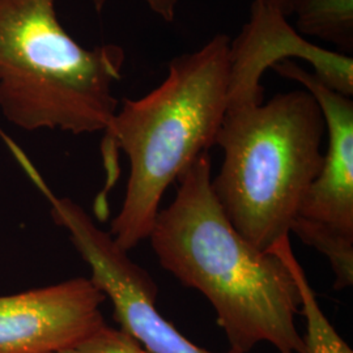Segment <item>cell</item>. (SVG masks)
<instances>
[{"mask_svg":"<svg viewBox=\"0 0 353 353\" xmlns=\"http://www.w3.org/2000/svg\"><path fill=\"white\" fill-rule=\"evenodd\" d=\"M125 50L83 48L61 24L57 0H0V112L24 131H106Z\"/></svg>","mask_w":353,"mask_h":353,"instance_id":"obj_4","label":"cell"},{"mask_svg":"<svg viewBox=\"0 0 353 353\" xmlns=\"http://www.w3.org/2000/svg\"><path fill=\"white\" fill-rule=\"evenodd\" d=\"M211 179L208 152L178 178L174 201L160 210L148 236L159 263L211 303L229 353H249L261 343L280 353H303L296 327L300 294L288 267L233 228Z\"/></svg>","mask_w":353,"mask_h":353,"instance_id":"obj_1","label":"cell"},{"mask_svg":"<svg viewBox=\"0 0 353 353\" xmlns=\"http://www.w3.org/2000/svg\"><path fill=\"white\" fill-rule=\"evenodd\" d=\"M230 39L211 38L169 63L161 85L138 100L125 99L102 144L108 189L117 176L118 151L130 176L121 211L109 233L130 252L148 240L165 191L216 144L230 89Z\"/></svg>","mask_w":353,"mask_h":353,"instance_id":"obj_2","label":"cell"},{"mask_svg":"<svg viewBox=\"0 0 353 353\" xmlns=\"http://www.w3.org/2000/svg\"><path fill=\"white\" fill-rule=\"evenodd\" d=\"M272 68L300 83L313 96L328 137L322 168L303 196L290 232L327 258L335 290L352 287L353 101L292 61Z\"/></svg>","mask_w":353,"mask_h":353,"instance_id":"obj_5","label":"cell"},{"mask_svg":"<svg viewBox=\"0 0 353 353\" xmlns=\"http://www.w3.org/2000/svg\"><path fill=\"white\" fill-rule=\"evenodd\" d=\"M325 121L306 90L270 101L230 102L216 144L224 153L211 185L229 223L261 252L290 236L319 173Z\"/></svg>","mask_w":353,"mask_h":353,"instance_id":"obj_3","label":"cell"},{"mask_svg":"<svg viewBox=\"0 0 353 353\" xmlns=\"http://www.w3.org/2000/svg\"><path fill=\"white\" fill-rule=\"evenodd\" d=\"M55 353H152L121 328L106 323L88 338Z\"/></svg>","mask_w":353,"mask_h":353,"instance_id":"obj_11","label":"cell"},{"mask_svg":"<svg viewBox=\"0 0 353 353\" xmlns=\"http://www.w3.org/2000/svg\"><path fill=\"white\" fill-rule=\"evenodd\" d=\"M292 14L303 34L352 50L353 0H296Z\"/></svg>","mask_w":353,"mask_h":353,"instance_id":"obj_10","label":"cell"},{"mask_svg":"<svg viewBox=\"0 0 353 353\" xmlns=\"http://www.w3.org/2000/svg\"><path fill=\"white\" fill-rule=\"evenodd\" d=\"M105 294L89 278L0 296V353H55L105 325Z\"/></svg>","mask_w":353,"mask_h":353,"instance_id":"obj_7","label":"cell"},{"mask_svg":"<svg viewBox=\"0 0 353 353\" xmlns=\"http://www.w3.org/2000/svg\"><path fill=\"white\" fill-rule=\"evenodd\" d=\"M271 252L276 254L288 267L299 288L300 310L306 322V334L303 336V353H353L321 309L303 265L293 254L290 236L279 241Z\"/></svg>","mask_w":353,"mask_h":353,"instance_id":"obj_9","label":"cell"},{"mask_svg":"<svg viewBox=\"0 0 353 353\" xmlns=\"http://www.w3.org/2000/svg\"><path fill=\"white\" fill-rule=\"evenodd\" d=\"M252 3L268 10H274L287 17L292 14V10L296 0H252Z\"/></svg>","mask_w":353,"mask_h":353,"instance_id":"obj_13","label":"cell"},{"mask_svg":"<svg viewBox=\"0 0 353 353\" xmlns=\"http://www.w3.org/2000/svg\"><path fill=\"white\" fill-rule=\"evenodd\" d=\"M108 0H93V4L97 11H101L102 7ZM147 6L159 17H161L166 23H172L176 17V0H144Z\"/></svg>","mask_w":353,"mask_h":353,"instance_id":"obj_12","label":"cell"},{"mask_svg":"<svg viewBox=\"0 0 353 353\" xmlns=\"http://www.w3.org/2000/svg\"><path fill=\"white\" fill-rule=\"evenodd\" d=\"M290 57L306 59L323 83L343 94H353V59L306 42L287 17L258 4L252 6L250 21L236 41H230L229 102H262L261 77Z\"/></svg>","mask_w":353,"mask_h":353,"instance_id":"obj_8","label":"cell"},{"mask_svg":"<svg viewBox=\"0 0 353 353\" xmlns=\"http://www.w3.org/2000/svg\"><path fill=\"white\" fill-rule=\"evenodd\" d=\"M54 223L64 228L90 268L92 283L112 303L119 328L152 353H214L194 344L156 307L159 288L151 275L102 230L87 211L54 192L45 196Z\"/></svg>","mask_w":353,"mask_h":353,"instance_id":"obj_6","label":"cell"}]
</instances>
